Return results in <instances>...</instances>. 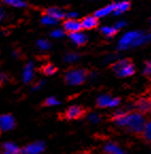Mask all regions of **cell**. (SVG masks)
I'll use <instances>...</instances> for the list:
<instances>
[{
    "label": "cell",
    "instance_id": "1",
    "mask_svg": "<svg viewBox=\"0 0 151 154\" xmlns=\"http://www.w3.org/2000/svg\"><path fill=\"white\" fill-rule=\"evenodd\" d=\"M113 121L119 127L126 128L130 132H133L135 134H142L146 125V119L140 112L126 113L124 111H118L114 115Z\"/></svg>",
    "mask_w": 151,
    "mask_h": 154
},
{
    "label": "cell",
    "instance_id": "2",
    "mask_svg": "<svg viewBox=\"0 0 151 154\" xmlns=\"http://www.w3.org/2000/svg\"><path fill=\"white\" fill-rule=\"evenodd\" d=\"M145 43H148V42L146 38V34L143 31H129L119 38L117 44V49L120 51L128 50L131 48L142 46Z\"/></svg>",
    "mask_w": 151,
    "mask_h": 154
},
{
    "label": "cell",
    "instance_id": "3",
    "mask_svg": "<svg viewBox=\"0 0 151 154\" xmlns=\"http://www.w3.org/2000/svg\"><path fill=\"white\" fill-rule=\"evenodd\" d=\"M112 70L120 78L131 77L135 73V66L130 60H119L112 65Z\"/></svg>",
    "mask_w": 151,
    "mask_h": 154
},
{
    "label": "cell",
    "instance_id": "4",
    "mask_svg": "<svg viewBox=\"0 0 151 154\" xmlns=\"http://www.w3.org/2000/svg\"><path fill=\"white\" fill-rule=\"evenodd\" d=\"M87 78V72L84 69H72L65 73L64 80L68 85H81Z\"/></svg>",
    "mask_w": 151,
    "mask_h": 154
},
{
    "label": "cell",
    "instance_id": "5",
    "mask_svg": "<svg viewBox=\"0 0 151 154\" xmlns=\"http://www.w3.org/2000/svg\"><path fill=\"white\" fill-rule=\"evenodd\" d=\"M84 115H85V109L83 107L79 106V105H71L64 112L62 117L67 120H74V119H79V118L83 117Z\"/></svg>",
    "mask_w": 151,
    "mask_h": 154
},
{
    "label": "cell",
    "instance_id": "6",
    "mask_svg": "<svg viewBox=\"0 0 151 154\" xmlns=\"http://www.w3.org/2000/svg\"><path fill=\"white\" fill-rule=\"evenodd\" d=\"M120 103L118 98H112L110 95H101L97 98V105L99 107H116Z\"/></svg>",
    "mask_w": 151,
    "mask_h": 154
},
{
    "label": "cell",
    "instance_id": "7",
    "mask_svg": "<svg viewBox=\"0 0 151 154\" xmlns=\"http://www.w3.org/2000/svg\"><path fill=\"white\" fill-rule=\"evenodd\" d=\"M15 119L10 114H5L0 116V131H11L15 128Z\"/></svg>",
    "mask_w": 151,
    "mask_h": 154
},
{
    "label": "cell",
    "instance_id": "8",
    "mask_svg": "<svg viewBox=\"0 0 151 154\" xmlns=\"http://www.w3.org/2000/svg\"><path fill=\"white\" fill-rule=\"evenodd\" d=\"M45 149V143L43 141H36L32 143L30 145L26 146L24 149H21L23 154H39L44 151Z\"/></svg>",
    "mask_w": 151,
    "mask_h": 154
},
{
    "label": "cell",
    "instance_id": "9",
    "mask_svg": "<svg viewBox=\"0 0 151 154\" xmlns=\"http://www.w3.org/2000/svg\"><path fill=\"white\" fill-rule=\"evenodd\" d=\"M63 30L67 33H74L82 30L81 21L76 19H66L63 23Z\"/></svg>",
    "mask_w": 151,
    "mask_h": 154
},
{
    "label": "cell",
    "instance_id": "10",
    "mask_svg": "<svg viewBox=\"0 0 151 154\" xmlns=\"http://www.w3.org/2000/svg\"><path fill=\"white\" fill-rule=\"evenodd\" d=\"M99 25V18H97L95 15L85 16L81 20L82 29L84 30H92L94 28H97Z\"/></svg>",
    "mask_w": 151,
    "mask_h": 154
},
{
    "label": "cell",
    "instance_id": "11",
    "mask_svg": "<svg viewBox=\"0 0 151 154\" xmlns=\"http://www.w3.org/2000/svg\"><path fill=\"white\" fill-rule=\"evenodd\" d=\"M69 38L74 45H77V46H83L84 44L87 42V36L81 31L69 33Z\"/></svg>",
    "mask_w": 151,
    "mask_h": 154
},
{
    "label": "cell",
    "instance_id": "12",
    "mask_svg": "<svg viewBox=\"0 0 151 154\" xmlns=\"http://www.w3.org/2000/svg\"><path fill=\"white\" fill-rule=\"evenodd\" d=\"M34 78V64L32 62L26 64L23 70V79L25 83H30Z\"/></svg>",
    "mask_w": 151,
    "mask_h": 154
},
{
    "label": "cell",
    "instance_id": "13",
    "mask_svg": "<svg viewBox=\"0 0 151 154\" xmlns=\"http://www.w3.org/2000/svg\"><path fill=\"white\" fill-rule=\"evenodd\" d=\"M130 9V2L127 0H122V1H118V2L114 3V11L113 14L116 16H119L121 14H124V12H127Z\"/></svg>",
    "mask_w": 151,
    "mask_h": 154
},
{
    "label": "cell",
    "instance_id": "14",
    "mask_svg": "<svg viewBox=\"0 0 151 154\" xmlns=\"http://www.w3.org/2000/svg\"><path fill=\"white\" fill-rule=\"evenodd\" d=\"M2 154H23L21 149L14 143L7 141L2 145Z\"/></svg>",
    "mask_w": 151,
    "mask_h": 154
},
{
    "label": "cell",
    "instance_id": "15",
    "mask_svg": "<svg viewBox=\"0 0 151 154\" xmlns=\"http://www.w3.org/2000/svg\"><path fill=\"white\" fill-rule=\"evenodd\" d=\"M134 107L137 109V112L142 114H145L147 112H149V109H150V101L147 99H138L137 101L135 102V104H134Z\"/></svg>",
    "mask_w": 151,
    "mask_h": 154
},
{
    "label": "cell",
    "instance_id": "16",
    "mask_svg": "<svg viewBox=\"0 0 151 154\" xmlns=\"http://www.w3.org/2000/svg\"><path fill=\"white\" fill-rule=\"evenodd\" d=\"M113 11H114V3H112V5H108L104 8H101V9L97 10L94 15H95L97 18H103V17H106L108 15L112 14Z\"/></svg>",
    "mask_w": 151,
    "mask_h": 154
},
{
    "label": "cell",
    "instance_id": "17",
    "mask_svg": "<svg viewBox=\"0 0 151 154\" xmlns=\"http://www.w3.org/2000/svg\"><path fill=\"white\" fill-rule=\"evenodd\" d=\"M46 14L52 16L53 18L58 19V20L65 18V13H64L63 10H61L60 8H55V7L49 8V9L46 10Z\"/></svg>",
    "mask_w": 151,
    "mask_h": 154
},
{
    "label": "cell",
    "instance_id": "18",
    "mask_svg": "<svg viewBox=\"0 0 151 154\" xmlns=\"http://www.w3.org/2000/svg\"><path fill=\"white\" fill-rule=\"evenodd\" d=\"M104 151H105V153H108V154H124V151H122L117 145H115V143H113L105 145Z\"/></svg>",
    "mask_w": 151,
    "mask_h": 154
},
{
    "label": "cell",
    "instance_id": "19",
    "mask_svg": "<svg viewBox=\"0 0 151 154\" xmlns=\"http://www.w3.org/2000/svg\"><path fill=\"white\" fill-rule=\"evenodd\" d=\"M100 31H101V33L104 34L108 38L114 37L115 34L117 33V30L115 29L114 26H113V27H111V26H104V27H102L101 29H100Z\"/></svg>",
    "mask_w": 151,
    "mask_h": 154
},
{
    "label": "cell",
    "instance_id": "20",
    "mask_svg": "<svg viewBox=\"0 0 151 154\" xmlns=\"http://www.w3.org/2000/svg\"><path fill=\"white\" fill-rule=\"evenodd\" d=\"M142 135H143V138L145 140H147L148 143H151V120L146 122L144 127V130L142 132Z\"/></svg>",
    "mask_w": 151,
    "mask_h": 154
},
{
    "label": "cell",
    "instance_id": "21",
    "mask_svg": "<svg viewBox=\"0 0 151 154\" xmlns=\"http://www.w3.org/2000/svg\"><path fill=\"white\" fill-rule=\"evenodd\" d=\"M3 2L8 5H11V7H14V8H18V9L27 7V3H26L24 0H3Z\"/></svg>",
    "mask_w": 151,
    "mask_h": 154
},
{
    "label": "cell",
    "instance_id": "22",
    "mask_svg": "<svg viewBox=\"0 0 151 154\" xmlns=\"http://www.w3.org/2000/svg\"><path fill=\"white\" fill-rule=\"evenodd\" d=\"M58 19L53 18L52 16L48 15V14H46V15H44L43 17H42L41 19V23H43V25L45 26H55L56 23H58Z\"/></svg>",
    "mask_w": 151,
    "mask_h": 154
},
{
    "label": "cell",
    "instance_id": "23",
    "mask_svg": "<svg viewBox=\"0 0 151 154\" xmlns=\"http://www.w3.org/2000/svg\"><path fill=\"white\" fill-rule=\"evenodd\" d=\"M80 59V55L76 52H70L66 53L65 57H64V62L65 63H74L76 61Z\"/></svg>",
    "mask_w": 151,
    "mask_h": 154
},
{
    "label": "cell",
    "instance_id": "24",
    "mask_svg": "<svg viewBox=\"0 0 151 154\" xmlns=\"http://www.w3.org/2000/svg\"><path fill=\"white\" fill-rule=\"evenodd\" d=\"M36 46H37V48L41 50H43V51H46V50L50 49V47H51V44L49 43V42L47 41V39H39V41L36 42Z\"/></svg>",
    "mask_w": 151,
    "mask_h": 154
},
{
    "label": "cell",
    "instance_id": "25",
    "mask_svg": "<svg viewBox=\"0 0 151 154\" xmlns=\"http://www.w3.org/2000/svg\"><path fill=\"white\" fill-rule=\"evenodd\" d=\"M56 70H58L56 67L54 65H52V64H47V65L43 67V72L45 73L46 75H54V73L56 72Z\"/></svg>",
    "mask_w": 151,
    "mask_h": 154
},
{
    "label": "cell",
    "instance_id": "26",
    "mask_svg": "<svg viewBox=\"0 0 151 154\" xmlns=\"http://www.w3.org/2000/svg\"><path fill=\"white\" fill-rule=\"evenodd\" d=\"M44 104H45L46 106H55V105L60 104V101L54 97H49L45 100V103H44Z\"/></svg>",
    "mask_w": 151,
    "mask_h": 154
},
{
    "label": "cell",
    "instance_id": "27",
    "mask_svg": "<svg viewBox=\"0 0 151 154\" xmlns=\"http://www.w3.org/2000/svg\"><path fill=\"white\" fill-rule=\"evenodd\" d=\"M50 35H51V37H53V38H61V37H63L64 35H65V31L63 30V28H62V29H54L53 31L50 33Z\"/></svg>",
    "mask_w": 151,
    "mask_h": 154
},
{
    "label": "cell",
    "instance_id": "28",
    "mask_svg": "<svg viewBox=\"0 0 151 154\" xmlns=\"http://www.w3.org/2000/svg\"><path fill=\"white\" fill-rule=\"evenodd\" d=\"M143 73H144V75H147V77H151V61H148L145 63Z\"/></svg>",
    "mask_w": 151,
    "mask_h": 154
},
{
    "label": "cell",
    "instance_id": "29",
    "mask_svg": "<svg viewBox=\"0 0 151 154\" xmlns=\"http://www.w3.org/2000/svg\"><path fill=\"white\" fill-rule=\"evenodd\" d=\"M79 16V14L74 11H69L68 13H65V18L66 19H76Z\"/></svg>",
    "mask_w": 151,
    "mask_h": 154
},
{
    "label": "cell",
    "instance_id": "30",
    "mask_svg": "<svg viewBox=\"0 0 151 154\" xmlns=\"http://www.w3.org/2000/svg\"><path fill=\"white\" fill-rule=\"evenodd\" d=\"M88 119H90V121L93 123H98L100 120H101V119H100V116L97 115V114H92V115H90Z\"/></svg>",
    "mask_w": 151,
    "mask_h": 154
},
{
    "label": "cell",
    "instance_id": "31",
    "mask_svg": "<svg viewBox=\"0 0 151 154\" xmlns=\"http://www.w3.org/2000/svg\"><path fill=\"white\" fill-rule=\"evenodd\" d=\"M127 26V23L124 20H119V21H117V23H115V26H114V27H115V29L117 30H120V29H122V28H124Z\"/></svg>",
    "mask_w": 151,
    "mask_h": 154
},
{
    "label": "cell",
    "instance_id": "32",
    "mask_svg": "<svg viewBox=\"0 0 151 154\" xmlns=\"http://www.w3.org/2000/svg\"><path fill=\"white\" fill-rule=\"evenodd\" d=\"M45 85V81H39V82H37V83L35 84L33 86V91H39V89H41L42 87Z\"/></svg>",
    "mask_w": 151,
    "mask_h": 154
},
{
    "label": "cell",
    "instance_id": "33",
    "mask_svg": "<svg viewBox=\"0 0 151 154\" xmlns=\"http://www.w3.org/2000/svg\"><path fill=\"white\" fill-rule=\"evenodd\" d=\"M8 81V77L5 75V73H0V83L2 84L5 83V82Z\"/></svg>",
    "mask_w": 151,
    "mask_h": 154
},
{
    "label": "cell",
    "instance_id": "34",
    "mask_svg": "<svg viewBox=\"0 0 151 154\" xmlns=\"http://www.w3.org/2000/svg\"><path fill=\"white\" fill-rule=\"evenodd\" d=\"M3 17H5V13H3V10L0 8V21L2 20Z\"/></svg>",
    "mask_w": 151,
    "mask_h": 154
},
{
    "label": "cell",
    "instance_id": "35",
    "mask_svg": "<svg viewBox=\"0 0 151 154\" xmlns=\"http://www.w3.org/2000/svg\"><path fill=\"white\" fill-rule=\"evenodd\" d=\"M146 38H147V42H150L151 41V32L148 34H146Z\"/></svg>",
    "mask_w": 151,
    "mask_h": 154
},
{
    "label": "cell",
    "instance_id": "36",
    "mask_svg": "<svg viewBox=\"0 0 151 154\" xmlns=\"http://www.w3.org/2000/svg\"><path fill=\"white\" fill-rule=\"evenodd\" d=\"M149 112L151 113V102H150V109H149Z\"/></svg>",
    "mask_w": 151,
    "mask_h": 154
},
{
    "label": "cell",
    "instance_id": "37",
    "mask_svg": "<svg viewBox=\"0 0 151 154\" xmlns=\"http://www.w3.org/2000/svg\"><path fill=\"white\" fill-rule=\"evenodd\" d=\"M150 100H151V91H150Z\"/></svg>",
    "mask_w": 151,
    "mask_h": 154
},
{
    "label": "cell",
    "instance_id": "38",
    "mask_svg": "<svg viewBox=\"0 0 151 154\" xmlns=\"http://www.w3.org/2000/svg\"><path fill=\"white\" fill-rule=\"evenodd\" d=\"M150 23H151V20H150Z\"/></svg>",
    "mask_w": 151,
    "mask_h": 154
}]
</instances>
